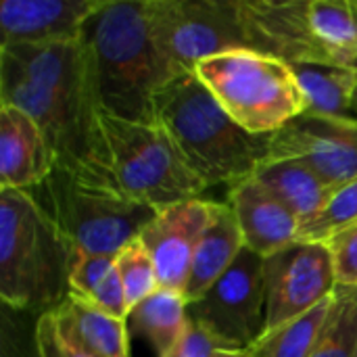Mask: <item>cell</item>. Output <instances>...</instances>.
I'll return each mask as SVG.
<instances>
[{"instance_id":"obj_11","label":"cell","mask_w":357,"mask_h":357,"mask_svg":"<svg viewBox=\"0 0 357 357\" xmlns=\"http://www.w3.org/2000/svg\"><path fill=\"white\" fill-rule=\"evenodd\" d=\"M299 159L328 186L357 178V119L303 113L270 136L268 159Z\"/></svg>"},{"instance_id":"obj_14","label":"cell","mask_w":357,"mask_h":357,"mask_svg":"<svg viewBox=\"0 0 357 357\" xmlns=\"http://www.w3.org/2000/svg\"><path fill=\"white\" fill-rule=\"evenodd\" d=\"M102 2L105 0H2V44L79 40L84 25Z\"/></svg>"},{"instance_id":"obj_5","label":"cell","mask_w":357,"mask_h":357,"mask_svg":"<svg viewBox=\"0 0 357 357\" xmlns=\"http://www.w3.org/2000/svg\"><path fill=\"white\" fill-rule=\"evenodd\" d=\"M195 73L249 134L272 136L307 111L297 75L282 59L236 48L201 61Z\"/></svg>"},{"instance_id":"obj_24","label":"cell","mask_w":357,"mask_h":357,"mask_svg":"<svg viewBox=\"0 0 357 357\" xmlns=\"http://www.w3.org/2000/svg\"><path fill=\"white\" fill-rule=\"evenodd\" d=\"M357 224V178L333 188L324 207L310 220L299 224L297 241L326 245L337 234L354 228Z\"/></svg>"},{"instance_id":"obj_12","label":"cell","mask_w":357,"mask_h":357,"mask_svg":"<svg viewBox=\"0 0 357 357\" xmlns=\"http://www.w3.org/2000/svg\"><path fill=\"white\" fill-rule=\"evenodd\" d=\"M215 205L218 203L205 199L182 201L157 211L144 226L138 238L155 261L159 289L184 297L195 249L213 218Z\"/></svg>"},{"instance_id":"obj_7","label":"cell","mask_w":357,"mask_h":357,"mask_svg":"<svg viewBox=\"0 0 357 357\" xmlns=\"http://www.w3.org/2000/svg\"><path fill=\"white\" fill-rule=\"evenodd\" d=\"M40 207L59 226L75 255L115 257L140 236L157 209L132 201L115 186L92 184L63 169L36 188Z\"/></svg>"},{"instance_id":"obj_17","label":"cell","mask_w":357,"mask_h":357,"mask_svg":"<svg viewBox=\"0 0 357 357\" xmlns=\"http://www.w3.org/2000/svg\"><path fill=\"white\" fill-rule=\"evenodd\" d=\"M243 249L245 241L234 211L228 203H218L190 261V272L184 287L186 303L199 301L230 270Z\"/></svg>"},{"instance_id":"obj_29","label":"cell","mask_w":357,"mask_h":357,"mask_svg":"<svg viewBox=\"0 0 357 357\" xmlns=\"http://www.w3.org/2000/svg\"><path fill=\"white\" fill-rule=\"evenodd\" d=\"M339 287L357 289V224L326 243Z\"/></svg>"},{"instance_id":"obj_26","label":"cell","mask_w":357,"mask_h":357,"mask_svg":"<svg viewBox=\"0 0 357 357\" xmlns=\"http://www.w3.org/2000/svg\"><path fill=\"white\" fill-rule=\"evenodd\" d=\"M115 268L119 272L130 312L146 297H151L155 291H159L155 261L140 238H134L115 255Z\"/></svg>"},{"instance_id":"obj_27","label":"cell","mask_w":357,"mask_h":357,"mask_svg":"<svg viewBox=\"0 0 357 357\" xmlns=\"http://www.w3.org/2000/svg\"><path fill=\"white\" fill-rule=\"evenodd\" d=\"M113 266L115 257L109 255H75L69 274V293L88 299L105 280V276L113 270Z\"/></svg>"},{"instance_id":"obj_10","label":"cell","mask_w":357,"mask_h":357,"mask_svg":"<svg viewBox=\"0 0 357 357\" xmlns=\"http://www.w3.org/2000/svg\"><path fill=\"white\" fill-rule=\"evenodd\" d=\"M266 282V331L295 320L337 289L333 257L322 243H293L264 259Z\"/></svg>"},{"instance_id":"obj_28","label":"cell","mask_w":357,"mask_h":357,"mask_svg":"<svg viewBox=\"0 0 357 357\" xmlns=\"http://www.w3.org/2000/svg\"><path fill=\"white\" fill-rule=\"evenodd\" d=\"M36 356L38 357H92L90 354L75 347L56 326L52 312L40 314L33 331Z\"/></svg>"},{"instance_id":"obj_25","label":"cell","mask_w":357,"mask_h":357,"mask_svg":"<svg viewBox=\"0 0 357 357\" xmlns=\"http://www.w3.org/2000/svg\"><path fill=\"white\" fill-rule=\"evenodd\" d=\"M310 357H357V289L337 284L328 324Z\"/></svg>"},{"instance_id":"obj_3","label":"cell","mask_w":357,"mask_h":357,"mask_svg":"<svg viewBox=\"0 0 357 357\" xmlns=\"http://www.w3.org/2000/svg\"><path fill=\"white\" fill-rule=\"evenodd\" d=\"M153 119L161 123L188 167L211 188L253 178L268 159L270 136L243 130L213 98L195 71L167 82L155 96Z\"/></svg>"},{"instance_id":"obj_2","label":"cell","mask_w":357,"mask_h":357,"mask_svg":"<svg viewBox=\"0 0 357 357\" xmlns=\"http://www.w3.org/2000/svg\"><path fill=\"white\" fill-rule=\"evenodd\" d=\"M98 107L123 119H153L157 92L178 71L157 48L149 4L105 0L82 31Z\"/></svg>"},{"instance_id":"obj_23","label":"cell","mask_w":357,"mask_h":357,"mask_svg":"<svg viewBox=\"0 0 357 357\" xmlns=\"http://www.w3.org/2000/svg\"><path fill=\"white\" fill-rule=\"evenodd\" d=\"M331 310L333 297L322 301L312 312L266 331L249 354L253 357H310L328 324Z\"/></svg>"},{"instance_id":"obj_16","label":"cell","mask_w":357,"mask_h":357,"mask_svg":"<svg viewBox=\"0 0 357 357\" xmlns=\"http://www.w3.org/2000/svg\"><path fill=\"white\" fill-rule=\"evenodd\" d=\"M228 205L236 215L245 247L264 259L297 243L299 220L255 178L232 186Z\"/></svg>"},{"instance_id":"obj_30","label":"cell","mask_w":357,"mask_h":357,"mask_svg":"<svg viewBox=\"0 0 357 357\" xmlns=\"http://www.w3.org/2000/svg\"><path fill=\"white\" fill-rule=\"evenodd\" d=\"M218 349H222L220 343L207 331H203L199 324L190 320L182 339L165 357H211V354Z\"/></svg>"},{"instance_id":"obj_1","label":"cell","mask_w":357,"mask_h":357,"mask_svg":"<svg viewBox=\"0 0 357 357\" xmlns=\"http://www.w3.org/2000/svg\"><path fill=\"white\" fill-rule=\"evenodd\" d=\"M0 105L27 113L46 136L56 167L115 186L98 123L88 50L79 40L0 46Z\"/></svg>"},{"instance_id":"obj_19","label":"cell","mask_w":357,"mask_h":357,"mask_svg":"<svg viewBox=\"0 0 357 357\" xmlns=\"http://www.w3.org/2000/svg\"><path fill=\"white\" fill-rule=\"evenodd\" d=\"M253 178L272 192L299 220V224L316 215L333 192V186L299 159L264 161Z\"/></svg>"},{"instance_id":"obj_13","label":"cell","mask_w":357,"mask_h":357,"mask_svg":"<svg viewBox=\"0 0 357 357\" xmlns=\"http://www.w3.org/2000/svg\"><path fill=\"white\" fill-rule=\"evenodd\" d=\"M247 48L297 63H328L310 25V0H238Z\"/></svg>"},{"instance_id":"obj_4","label":"cell","mask_w":357,"mask_h":357,"mask_svg":"<svg viewBox=\"0 0 357 357\" xmlns=\"http://www.w3.org/2000/svg\"><path fill=\"white\" fill-rule=\"evenodd\" d=\"M75 251L23 190L0 188V297L13 310L52 312L69 295Z\"/></svg>"},{"instance_id":"obj_31","label":"cell","mask_w":357,"mask_h":357,"mask_svg":"<svg viewBox=\"0 0 357 357\" xmlns=\"http://www.w3.org/2000/svg\"><path fill=\"white\" fill-rule=\"evenodd\" d=\"M211 357H253L249 349H218L213 351Z\"/></svg>"},{"instance_id":"obj_21","label":"cell","mask_w":357,"mask_h":357,"mask_svg":"<svg viewBox=\"0 0 357 357\" xmlns=\"http://www.w3.org/2000/svg\"><path fill=\"white\" fill-rule=\"evenodd\" d=\"M291 67L307 98L305 113L328 117H356V69L339 67L333 63H297Z\"/></svg>"},{"instance_id":"obj_22","label":"cell","mask_w":357,"mask_h":357,"mask_svg":"<svg viewBox=\"0 0 357 357\" xmlns=\"http://www.w3.org/2000/svg\"><path fill=\"white\" fill-rule=\"evenodd\" d=\"M310 25L328 63L357 69V0H310Z\"/></svg>"},{"instance_id":"obj_20","label":"cell","mask_w":357,"mask_h":357,"mask_svg":"<svg viewBox=\"0 0 357 357\" xmlns=\"http://www.w3.org/2000/svg\"><path fill=\"white\" fill-rule=\"evenodd\" d=\"M128 322L138 339H142L157 357H165L182 339L190 318L188 303L180 293L159 289L138 303Z\"/></svg>"},{"instance_id":"obj_32","label":"cell","mask_w":357,"mask_h":357,"mask_svg":"<svg viewBox=\"0 0 357 357\" xmlns=\"http://www.w3.org/2000/svg\"><path fill=\"white\" fill-rule=\"evenodd\" d=\"M354 113L357 117V69H356V92H354Z\"/></svg>"},{"instance_id":"obj_9","label":"cell","mask_w":357,"mask_h":357,"mask_svg":"<svg viewBox=\"0 0 357 357\" xmlns=\"http://www.w3.org/2000/svg\"><path fill=\"white\" fill-rule=\"evenodd\" d=\"M188 318L222 349H251L266 333L264 257L245 247L230 270L199 301L188 303Z\"/></svg>"},{"instance_id":"obj_18","label":"cell","mask_w":357,"mask_h":357,"mask_svg":"<svg viewBox=\"0 0 357 357\" xmlns=\"http://www.w3.org/2000/svg\"><path fill=\"white\" fill-rule=\"evenodd\" d=\"M52 316L59 331L92 357H130L128 320L113 318L71 293Z\"/></svg>"},{"instance_id":"obj_6","label":"cell","mask_w":357,"mask_h":357,"mask_svg":"<svg viewBox=\"0 0 357 357\" xmlns=\"http://www.w3.org/2000/svg\"><path fill=\"white\" fill-rule=\"evenodd\" d=\"M109 169L117 188L157 211L201 199L207 188L188 167L167 130L155 119H123L98 111Z\"/></svg>"},{"instance_id":"obj_8","label":"cell","mask_w":357,"mask_h":357,"mask_svg":"<svg viewBox=\"0 0 357 357\" xmlns=\"http://www.w3.org/2000/svg\"><path fill=\"white\" fill-rule=\"evenodd\" d=\"M149 23L161 54L178 71L220 52L247 48L238 0H146Z\"/></svg>"},{"instance_id":"obj_15","label":"cell","mask_w":357,"mask_h":357,"mask_svg":"<svg viewBox=\"0 0 357 357\" xmlns=\"http://www.w3.org/2000/svg\"><path fill=\"white\" fill-rule=\"evenodd\" d=\"M56 169L40 126L21 109L0 105V188L31 192Z\"/></svg>"}]
</instances>
